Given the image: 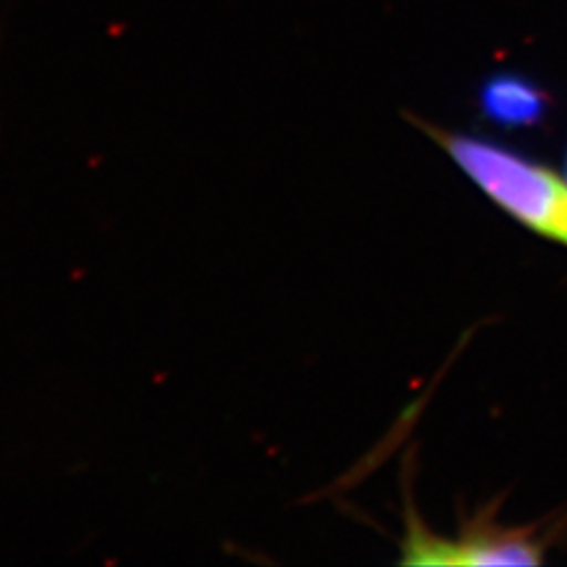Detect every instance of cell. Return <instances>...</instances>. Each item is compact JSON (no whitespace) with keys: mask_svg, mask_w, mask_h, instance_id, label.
<instances>
[{"mask_svg":"<svg viewBox=\"0 0 567 567\" xmlns=\"http://www.w3.org/2000/svg\"><path fill=\"white\" fill-rule=\"evenodd\" d=\"M545 548L538 532L496 526L486 515L466 524L458 538H440L410 515L400 561L404 566H538Z\"/></svg>","mask_w":567,"mask_h":567,"instance_id":"obj_2","label":"cell"},{"mask_svg":"<svg viewBox=\"0 0 567 567\" xmlns=\"http://www.w3.org/2000/svg\"><path fill=\"white\" fill-rule=\"evenodd\" d=\"M480 107L487 121L505 128H529L545 118L548 95L522 74L501 72L480 89Z\"/></svg>","mask_w":567,"mask_h":567,"instance_id":"obj_3","label":"cell"},{"mask_svg":"<svg viewBox=\"0 0 567 567\" xmlns=\"http://www.w3.org/2000/svg\"><path fill=\"white\" fill-rule=\"evenodd\" d=\"M419 126L515 221L543 238L567 244V179L494 140L450 133L425 122Z\"/></svg>","mask_w":567,"mask_h":567,"instance_id":"obj_1","label":"cell"},{"mask_svg":"<svg viewBox=\"0 0 567 567\" xmlns=\"http://www.w3.org/2000/svg\"><path fill=\"white\" fill-rule=\"evenodd\" d=\"M566 179H567V161H566Z\"/></svg>","mask_w":567,"mask_h":567,"instance_id":"obj_4","label":"cell"}]
</instances>
